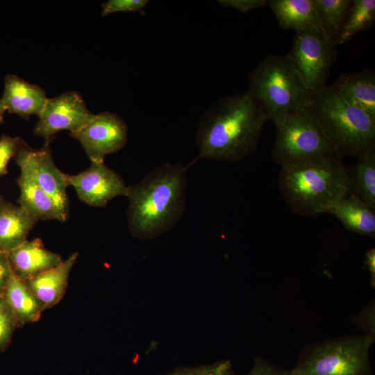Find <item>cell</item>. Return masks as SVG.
<instances>
[{
    "instance_id": "484cf974",
    "label": "cell",
    "mask_w": 375,
    "mask_h": 375,
    "mask_svg": "<svg viewBox=\"0 0 375 375\" xmlns=\"http://www.w3.org/2000/svg\"><path fill=\"white\" fill-rule=\"evenodd\" d=\"M167 375H235L230 360H222L209 365L177 367Z\"/></svg>"
},
{
    "instance_id": "f1b7e54d",
    "label": "cell",
    "mask_w": 375,
    "mask_h": 375,
    "mask_svg": "<svg viewBox=\"0 0 375 375\" xmlns=\"http://www.w3.org/2000/svg\"><path fill=\"white\" fill-rule=\"evenodd\" d=\"M20 139L19 137H12L3 134L0 138V176L8 173V164L15 156Z\"/></svg>"
},
{
    "instance_id": "8fae6325",
    "label": "cell",
    "mask_w": 375,
    "mask_h": 375,
    "mask_svg": "<svg viewBox=\"0 0 375 375\" xmlns=\"http://www.w3.org/2000/svg\"><path fill=\"white\" fill-rule=\"evenodd\" d=\"M35 149L21 140L14 156L20 174L17 180L20 194L18 205L38 220L65 222L51 199L38 183L35 174Z\"/></svg>"
},
{
    "instance_id": "1f68e13d",
    "label": "cell",
    "mask_w": 375,
    "mask_h": 375,
    "mask_svg": "<svg viewBox=\"0 0 375 375\" xmlns=\"http://www.w3.org/2000/svg\"><path fill=\"white\" fill-rule=\"evenodd\" d=\"M12 272L8 253L0 251V296L3 294Z\"/></svg>"
},
{
    "instance_id": "3957f363",
    "label": "cell",
    "mask_w": 375,
    "mask_h": 375,
    "mask_svg": "<svg viewBox=\"0 0 375 375\" xmlns=\"http://www.w3.org/2000/svg\"><path fill=\"white\" fill-rule=\"evenodd\" d=\"M279 190L290 208L304 216H316L349 192L347 168L339 158L321 162L283 167Z\"/></svg>"
},
{
    "instance_id": "cb8c5ba5",
    "label": "cell",
    "mask_w": 375,
    "mask_h": 375,
    "mask_svg": "<svg viewBox=\"0 0 375 375\" xmlns=\"http://www.w3.org/2000/svg\"><path fill=\"white\" fill-rule=\"evenodd\" d=\"M374 21V0H351L337 44H344L356 34L367 30Z\"/></svg>"
},
{
    "instance_id": "603a6c76",
    "label": "cell",
    "mask_w": 375,
    "mask_h": 375,
    "mask_svg": "<svg viewBox=\"0 0 375 375\" xmlns=\"http://www.w3.org/2000/svg\"><path fill=\"white\" fill-rule=\"evenodd\" d=\"M324 33L337 44L351 0H312Z\"/></svg>"
},
{
    "instance_id": "52a82bcc",
    "label": "cell",
    "mask_w": 375,
    "mask_h": 375,
    "mask_svg": "<svg viewBox=\"0 0 375 375\" xmlns=\"http://www.w3.org/2000/svg\"><path fill=\"white\" fill-rule=\"evenodd\" d=\"M275 126L272 158L281 167L339 158L308 108L288 114Z\"/></svg>"
},
{
    "instance_id": "ac0fdd59",
    "label": "cell",
    "mask_w": 375,
    "mask_h": 375,
    "mask_svg": "<svg viewBox=\"0 0 375 375\" xmlns=\"http://www.w3.org/2000/svg\"><path fill=\"white\" fill-rule=\"evenodd\" d=\"M78 256L77 252L73 253L59 265L25 281L44 310L57 304L64 296Z\"/></svg>"
},
{
    "instance_id": "836d02e7",
    "label": "cell",
    "mask_w": 375,
    "mask_h": 375,
    "mask_svg": "<svg viewBox=\"0 0 375 375\" xmlns=\"http://www.w3.org/2000/svg\"><path fill=\"white\" fill-rule=\"evenodd\" d=\"M6 112V110L1 100L0 99V124L3 122V117H4V114H5Z\"/></svg>"
},
{
    "instance_id": "9a60e30c",
    "label": "cell",
    "mask_w": 375,
    "mask_h": 375,
    "mask_svg": "<svg viewBox=\"0 0 375 375\" xmlns=\"http://www.w3.org/2000/svg\"><path fill=\"white\" fill-rule=\"evenodd\" d=\"M328 87L342 99L375 120V74L373 70L342 74Z\"/></svg>"
},
{
    "instance_id": "2e32d148",
    "label": "cell",
    "mask_w": 375,
    "mask_h": 375,
    "mask_svg": "<svg viewBox=\"0 0 375 375\" xmlns=\"http://www.w3.org/2000/svg\"><path fill=\"white\" fill-rule=\"evenodd\" d=\"M35 174L38 183L51 199L65 221L69 212L67 174L55 165L48 144L35 152Z\"/></svg>"
},
{
    "instance_id": "ffe728a7",
    "label": "cell",
    "mask_w": 375,
    "mask_h": 375,
    "mask_svg": "<svg viewBox=\"0 0 375 375\" xmlns=\"http://www.w3.org/2000/svg\"><path fill=\"white\" fill-rule=\"evenodd\" d=\"M3 296L13 312L19 326L38 321L42 312L44 310L26 281L17 276L13 272Z\"/></svg>"
},
{
    "instance_id": "6da1fadb",
    "label": "cell",
    "mask_w": 375,
    "mask_h": 375,
    "mask_svg": "<svg viewBox=\"0 0 375 375\" xmlns=\"http://www.w3.org/2000/svg\"><path fill=\"white\" fill-rule=\"evenodd\" d=\"M268 118L248 94L226 96L201 117L196 131L199 159L241 160L254 152Z\"/></svg>"
},
{
    "instance_id": "7c38bea8",
    "label": "cell",
    "mask_w": 375,
    "mask_h": 375,
    "mask_svg": "<svg viewBox=\"0 0 375 375\" xmlns=\"http://www.w3.org/2000/svg\"><path fill=\"white\" fill-rule=\"evenodd\" d=\"M67 181L79 199L91 206L104 207L116 197H127L129 191V186L122 178L104 162H91V165L83 172L67 174Z\"/></svg>"
},
{
    "instance_id": "8992f818",
    "label": "cell",
    "mask_w": 375,
    "mask_h": 375,
    "mask_svg": "<svg viewBox=\"0 0 375 375\" xmlns=\"http://www.w3.org/2000/svg\"><path fill=\"white\" fill-rule=\"evenodd\" d=\"M374 340L363 335L335 338L305 347L292 375H374L369 349Z\"/></svg>"
},
{
    "instance_id": "e0dca14e",
    "label": "cell",
    "mask_w": 375,
    "mask_h": 375,
    "mask_svg": "<svg viewBox=\"0 0 375 375\" xmlns=\"http://www.w3.org/2000/svg\"><path fill=\"white\" fill-rule=\"evenodd\" d=\"M38 219L0 194V251L8 253L24 242Z\"/></svg>"
},
{
    "instance_id": "277c9868",
    "label": "cell",
    "mask_w": 375,
    "mask_h": 375,
    "mask_svg": "<svg viewBox=\"0 0 375 375\" xmlns=\"http://www.w3.org/2000/svg\"><path fill=\"white\" fill-rule=\"evenodd\" d=\"M308 109L340 158H360L375 152V120L328 86L311 92Z\"/></svg>"
},
{
    "instance_id": "4fadbf2b",
    "label": "cell",
    "mask_w": 375,
    "mask_h": 375,
    "mask_svg": "<svg viewBox=\"0 0 375 375\" xmlns=\"http://www.w3.org/2000/svg\"><path fill=\"white\" fill-rule=\"evenodd\" d=\"M0 99L6 112L28 119L33 115L40 116L48 98L39 85L29 83L15 74H8L5 78Z\"/></svg>"
},
{
    "instance_id": "f546056e",
    "label": "cell",
    "mask_w": 375,
    "mask_h": 375,
    "mask_svg": "<svg viewBox=\"0 0 375 375\" xmlns=\"http://www.w3.org/2000/svg\"><path fill=\"white\" fill-rule=\"evenodd\" d=\"M246 375H292L290 370L283 369L267 359L256 356L253 365Z\"/></svg>"
},
{
    "instance_id": "d6a6232c",
    "label": "cell",
    "mask_w": 375,
    "mask_h": 375,
    "mask_svg": "<svg viewBox=\"0 0 375 375\" xmlns=\"http://www.w3.org/2000/svg\"><path fill=\"white\" fill-rule=\"evenodd\" d=\"M365 264L371 275V283L375 287V249H369L365 254Z\"/></svg>"
},
{
    "instance_id": "d4e9b609",
    "label": "cell",
    "mask_w": 375,
    "mask_h": 375,
    "mask_svg": "<svg viewBox=\"0 0 375 375\" xmlns=\"http://www.w3.org/2000/svg\"><path fill=\"white\" fill-rule=\"evenodd\" d=\"M19 326L17 320L3 295L0 296V349H5Z\"/></svg>"
},
{
    "instance_id": "4dcf8cb0",
    "label": "cell",
    "mask_w": 375,
    "mask_h": 375,
    "mask_svg": "<svg viewBox=\"0 0 375 375\" xmlns=\"http://www.w3.org/2000/svg\"><path fill=\"white\" fill-rule=\"evenodd\" d=\"M224 7L231 8L241 12L257 9L267 4V0H220L218 1Z\"/></svg>"
},
{
    "instance_id": "9c48e42d",
    "label": "cell",
    "mask_w": 375,
    "mask_h": 375,
    "mask_svg": "<svg viewBox=\"0 0 375 375\" xmlns=\"http://www.w3.org/2000/svg\"><path fill=\"white\" fill-rule=\"evenodd\" d=\"M94 116L79 93L67 91L56 97L48 98L33 133L42 137L48 144L57 133L64 130L76 132Z\"/></svg>"
},
{
    "instance_id": "ba28073f",
    "label": "cell",
    "mask_w": 375,
    "mask_h": 375,
    "mask_svg": "<svg viewBox=\"0 0 375 375\" xmlns=\"http://www.w3.org/2000/svg\"><path fill=\"white\" fill-rule=\"evenodd\" d=\"M336 45L319 26H310L296 32L287 56L301 75L310 92L326 85L336 58Z\"/></svg>"
},
{
    "instance_id": "83f0119b",
    "label": "cell",
    "mask_w": 375,
    "mask_h": 375,
    "mask_svg": "<svg viewBox=\"0 0 375 375\" xmlns=\"http://www.w3.org/2000/svg\"><path fill=\"white\" fill-rule=\"evenodd\" d=\"M375 304L374 300L363 307L358 313L351 318V322L361 328L365 335L375 340Z\"/></svg>"
},
{
    "instance_id": "5bb4252c",
    "label": "cell",
    "mask_w": 375,
    "mask_h": 375,
    "mask_svg": "<svg viewBox=\"0 0 375 375\" xmlns=\"http://www.w3.org/2000/svg\"><path fill=\"white\" fill-rule=\"evenodd\" d=\"M13 273L26 281L59 265L61 256L47 249L40 238L26 240L8 253Z\"/></svg>"
},
{
    "instance_id": "5b68a950",
    "label": "cell",
    "mask_w": 375,
    "mask_h": 375,
    "mask_svg": "<svg viewBox=\"0 0 375 375\" xmlns=\"http://www.w3.org/2000/svg\"><path fill=\"white\" fill-rule=\"evenodd\" d=\"M247 94L275 125L310 103L311 92L287 55H269L260 62L250 73Z\"/></svg>"
},
{
    "instance_id": "d6986e66",
    "label": "cell",
    "mask_w": 375,
    "mask_h": 375,
    "mask_svg": "<svg viewBox=\"0 0 375 375\" xmlns=\"http://www.w3.org/2000/svg\"><path fill=\"white\" fill-rule=\"evenodd\" d=\"M336 217L349 231L375 236V210L357 197L348 193L325 211Z\"/></svg>"
},
{
    "instance_id": "7402d4cb",
    "label": "cell",
    "mask_w": 375,
    "mask_h": 375,
    "mask_svg": "<svg viewBox=\"0 0 375 375\" xmlns=\"http://www.w3.org/2000/svg\"><path fill=\"white\" fill-rule=\"evenodd\" d=\"M349 192L375 210V152L360 158L347 169Z\"/></svg>"
},
{
    "instance_id": "7a4b0ae2",
    "label": "cell",
    "mask_w": 375,
    "mask_h": 375,
    "mask_svg": "<svg viewBox=\"0 0 375 375\" xmlns=\"http://www.w3.org/2000/svg\"><path fill=\"white\" fill-rule=\"evenodd\" d=\"M181 163H166L129 186L127 218L131 234L156 238L172 229L185 208L186 171Z\"/></svg>"
},
{
    "instance_id": "30bf717a",
    "label": "cell",
    "mask_w": 375,
    "mask_h": 375,
    "mask_svg": "<svg viewBox=\"0 0 375 375\" xmlns=\"http://www.w3.org/2000/svg\"><path fill=\"white\" fill-rule=\"evenodd\" d=\"M93 162H103L107 155L120 151L126 144L128 128L115 113L102 112L79 131L70 133Z\"/></svg>"
},
{
    "instance_id": "4316f807",
    "label": "cell",
    "mask_w": 375,
    "mask_h": 375,
    "mask_svg": "<svg viewBox=\"0 0 375 375\" xmlns=\"http://www.w3.org/2000/svg\"><path fill=\"white\" fill-rule=\"evenodd\" d=\"M148 0H109L101 4L102 16L117 12H140L144 14Z\"/></svg>"
},
{
    "instance_id": "44dd1931",
    "label": "cell",
    "mask_w": 375,
    "mask_h": 375,
    "mask_svg": "<svg viewBox=\"0 0 375 375\" xmlns=\"http://www.w3.org/2000/svg\"><path fill=\"white\" fill-rule=\"evenodd\" d=\"M267 3L283 29L297 32L310 26L320 27L312 0H270Z\"/></svg>"
}]
</instances>
